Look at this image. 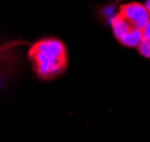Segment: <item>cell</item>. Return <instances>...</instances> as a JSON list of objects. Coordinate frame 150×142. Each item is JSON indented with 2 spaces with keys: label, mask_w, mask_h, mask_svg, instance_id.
Listing matches in <instances>:
<instances>
[{
  "label": "cell",
  "mask_w": 150,
  "mask_h": 142,
  "mask_svg": "<svg viewBox=\"0 0 150 142\" xmlns=\"http://www.w3.org/2000/svg\"><path fill=\"white\" fill-rule=\"evenodd\" d=\"M28 59L35 75L41 80H52L68 68V52L64 43L55 37H44L30 45Z\"/></svg>",
  "instance_id": "cell-1"
},
{
  "label": "cell",
  "mask_w": 150,
  "mask_h": 142,
  "mask_svg": "<svg viewBox=\"0 0 150 142\" xmlns=\"http://www.w3.org/2000/svg\"><path fill=\"white\" fill-rule=\"evenodd\" d=\"M114 37L119 41V43L127 47H137L141 38L142 30L135 28L129 22H127L120 14H116L111 20Z\"/></svg>",
  "instance_id": "cell-2"
},
{
  "label": "cell",
  "mask_w": 150,
  "mask_h": 142,
  "mask_svg": "<svg viewBox=\"0 0 150 142\" xmlns=\"http://www.w3.org/2000/svg\"><path fill=\"white\" fill-rule=\"evenodd\" d=\"M117 14H120L127 22L140 30H143L150 19L149 13L146 6L137 1H131L121 5Z\"/></svg>",
  "instance_id": "cell-3"
},
{
  "label": "cell",
  "mask_w": 150,
  "mask_h": 142,
  "mask_svg": "<svg viewBox=\"0 0 150 142\" xmlns=\"http://www.w3.org/2000/svg\"><path fill=\"white\" fill-rule=\"evenodd\" d=\"M139 53L146 59H150V19L142 30V38L137 46Z\"/></svg>",
  "instance_id": "cell-4"
},
{
  "label": "cell",
  "mask_w": 150,
  "mask_h": 142,
  "mask_svg": "<svg viewBox=\"0 0 150 142\" xmlns=\"http://www.w3.org/2000/svg\"><path fill=\"white\" fill-rule=\"evenodd\" d=\"M146 8H147V10H148V13H149V16H150V0H146V2L143 4Z\"/></svg>",
  "instance_id": "cell-5"
}]
</instances>
